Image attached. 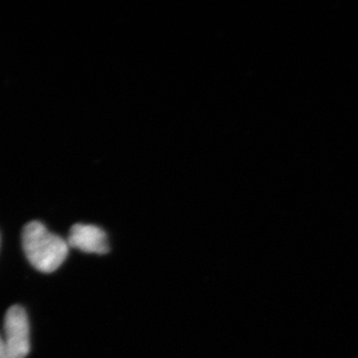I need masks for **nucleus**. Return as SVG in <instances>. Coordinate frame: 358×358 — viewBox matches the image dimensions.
Segmentation results:
<instances>
[{"label": "nucleus", "mask_w": 358, "mask_h": 358, "mask_svg": "<svg viewBox=\"0 0 358 358\" xmlns=\"http://www.w3.org/2000/svg\"><path fill=\"white\" fill-rule=\"evenodd\" d=\"M23 251L33 267L42 273L57 270L69 254L67 240L53 234L39 221L26 224L22 231Z\"/></svg>", "instance_id": "obj_1"}, {"label": "nucleus", "mask_w": 358, "mask_h": 358, "mask_svg": "<svg viewBox=\"0 0 358 358\" xmlns=\"http://www.w3.org/2000/svg\"><path fill=\"white\" fill-rule=\"evenodd\" d=\"M4 341L11 358H25L30 352V329L27 313L13 306L4 317Z\"/></svg>", "instance_id": "obj_2"}, {"label": "nucleus", "mask_w": 358, "mask_h": 358, "mask_svg": "<svg viewBox=\"0 0 358 358\" xmlns=\"http://www.w3.org/2000/svg\"><path fill=\"white\" fill-rule=\"evenodd\" d=\"M67 242L70 247L84 253L103 255L110 251L105 231L98 226L89 224H75L71 228Z\"/></svg>", "instance_id": "obj_3"}, {"label": "nucleus", "mask_w": 358, "mask_h": 358, "mask_svg": "<svg viewBox=\"0 0 358 358\" xmlns=\"http://www.w3.org/2000/svg\"><path fill=\"white\" fill-rule=\"evenodd\" d=\"M0 358H11L4 341L3 336L0 334Z\"/></svg>", "instance_id": "obj_4"}]
</instances>
